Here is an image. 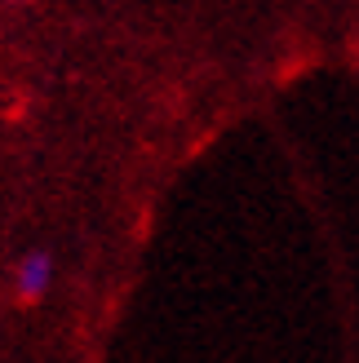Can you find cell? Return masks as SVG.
<instances>
[{"label":"cell","instance_id":"1","mask_svg":"<svg viewBox=\"0 0 359 363\" xmlns=\"http://www.w3.org/2000/svg\"><path fill=\"white\" fill-rule=\"evenodd\" d=\"M49 275H53L49 257H45V252H31V257L18 266V293H23V297H40L49 288Z\"/></svg>","mask_w":359,"mask_h":363}]
</instances>
